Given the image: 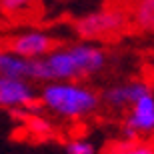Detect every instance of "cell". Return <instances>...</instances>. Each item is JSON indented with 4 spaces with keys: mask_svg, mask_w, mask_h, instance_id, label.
<instances>
[{
    "mask_svg": "<svg viewBox=\"0 0 154 154\" xmlns=\"http://www.w3.org/2000/svg\"><path fill=\"white\" fill-rule=\"evenodd\" d=\"M26 128L30 130V134L34 138H40V140H44V138L52 136V124L48 122L46 118H42V116H30L28 120H26Z\"/></svg>",
    "mask_w": 154,
    "mask_h": 154,
    "instance_id": "cell-12",
    "label": "cell"
},
{
    "mask_svg": "<svg viewBox=\"0 0 154 154\" xmlns=\"http://www.w3.org/2000/svg\"><path fill=\"white\" fill-rule=\"evenodd\" d=\"M4 46L28 60H34V58H42L50 54L58 46V40L42 30H28V32H20V34L8 38Z\"/></svg>",
    "mask_w": 154,
    "mask_h": 154,
    "instance_id": "cell-6",
    "label": "cell"
},
{
    "mask_svg": "<svg viewBox=\"0 0 154 154\" xmlns=\"http://www.w3.org/2000/svg\"><path fill=\"white\" fill-rule=\"evenodd\" d=\"M120 134L124 138H142L154 134V92L142 96L126 112Z\"/></svg>",
    "mask_w": 154,
    "mask_h": 154,
    "instance_id": "cell-5",
    "label": "cell"
},
{
    "mask_svg": "<svg viewBox=\"0 0 154 154\" xmlns=\"http://www.w3.org/2000/svg\"><path fill=\"white\" fill-rule=\"evenodd\" d=\"M128 14L136 30L154 36V0H132Z\"/></svg>",
    "mask_w": 154,
    "mask_h": 154,
    "instance_id": "cell-9",
    "label": "cell"
},
{
    "mask_svg": "<svg viewBox=\"0 0 154 154\" xmlns=\"http://www.w3.org/2000/svg\"><path fill=\"white\" fill-rule=\"evenodd\" d=\"M36 0H0V12L2 16L8 18H18L32 10Z\"/></svg>",
    "mask_w": 154,
    "mask_h": 154,
    "instance_id": "cell-11",
    "label": "cell"
},
{
    "mask_svg": "<svg viewBox=\"0 0 154 154\" xmlns=\"http://www.w3.org/2000/svg\"><path fill=\"white\" fill-rule=\"evenodd\" d=\"M152 92V86L144 80H126V82H118V84H110L100 92L102 104L112 110H124L130 108L132 104H136L138 100L146 94Z\"/></svg>",
    "mask_w": 154,
    "mask_h": 154,
    "instance_id": "cell-7",
    "label": "cell"
},
{
    "mask_svg": "<svg viewBox=\"0 0 154 154\" xmlns=\"http://www.w3.org/2000/svg\"><path fill=\"white\" fill-rule=\"evenodd\" d=\"M102 154H154V142L144 138H116L104 146Z\"/></svg>",
    "mask_w": 154,
    "mask_h": 154,
    "instance_id": "cell-10",
    "label": "cell"
},
{
    "mask_svg": "<svg viewBox=\"0 0 154 154\" xmlns=\"http://www.w3.org/2000/svg\"><path fill=\"white\" fill-rule=\"evenodd\" d=\"M130 26V14L122 8H100L74 22V34L86 42H110Z\"/></svg>",
    "mask_w": 154,
    "mask_h": 154,
    "instance_id": "cell-3",
    "label": "cell"
},
{
    "mask_svg": "<svg viewBox=\"0 0 154 154\" xmlns=\"http://www.w3.org/2000/svg\"><path fill=\"white\" fill-rule=\"evenodd\" d=\"M0 108L10 110H40V92L32 86V80L0 76Z\"/></svg>",
    "mask_w": 154,
    "mask_h": 154,
    "instance_id": "cell-4",
    "label": "cell"
},
{
    "mask_svg": "<svg viewBox=\"0 0 154 154\" xmlns=\"http://www.w3.org/2000/svg\"><path fill=\"white\" fill-rule=\"evenodd\" d=\"M108 54L94 42L80 40L74 44L56 46L50 54L32 60V82L86 80L104 72Z\"/></svg>",
    "mask_w": 154,
    "mask_h": 154,
    "instance_id": "cell-1",
    "label": "cell"
},
{
    "mask_svg": "<svg viewBox=\"0 0 154 154\" xmlns=\"http://www.w3.org/2000/svg\"><path fill=\"white\" fill-rule=\"evenodd\" d=\"M0 16H2V12H0Z\"/></svg>",
    "mask_w": 154,
    "mask_h": 154,
    "instance_id": "cell-14",
    "label": "cell"
},
{
    "mask_svg": "<svg viewBox=\"0 0 154 154\" xmlns=\"http://www.w3.org/2000/svg\"><path fill=\"white\" fill-rule=\"evenodd\" d=\"M102 104L100 92L78 80L44 82L40 88V106L64 120H84L96 114Z\"/></svg>",
    "mask_w": 154,
    "mask_h": 154,
    "instance_id": "cell-2",
    "label": "cell"
},
{
    "mask_svg": "<svg viewBox=\"0 0 154 154\" xmlns=\"http://www.w3.org/2000/svg\"><path fill=\"white\" fill-rule=\"evenodd\" d=\"M0 76L32 80V60L8 48H0Z\"/></svg>",
    "mask_w": 154,
    "mask_h": 154,
    "instance_id": "cell-8",
    "label": "cell"
},
{
    "mask_svg": "<svg viewBox=\"0 0 154 154\" xmlns=\"http://www.w3.org/2000/svg\"><path fill=\"white\" fill-rule=\"evenodd\" d=\"M66 154H96V146L88 138H72L64 144Z\"/></svg>",
    "mask_w": 154,
    "mask_h": 154,
    "instance_id": "cell-13",
    "label": "cell"
}]
</instances>
